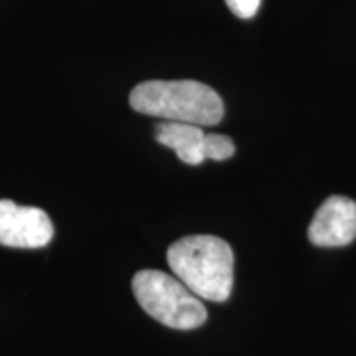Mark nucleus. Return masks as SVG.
Listing matches in <instances>:
<instances>
[{
	"label": "nucleus",
	"instance_id": "nucleus-8",
	"mask_svg": "<svg viewBox=\"0 0 356 356\" xmlns=\"http://www.w3.org/2000/svg\"><path fill=\"white\" fill-rule=\"evenodd\" d=\"M229 10L239 19H252L261 7V0H225Z\"/></svg>",
	"mask_w": 356,
	"mask_h": 356
},
{
	"label": "nucleus",
	"instance_id": "nucleus-5",
	"mask_svg": "<svg viewBox=\"0 0 356 356\" xmlns=\"http://www.w3.org/2000/svg\"><path fill=\"white\" fill-rule=\"evenodd\" d=\"M356 238V203L333 195L320 204L309 226V239L318 248H340Z\"/></svg>",
	"mask_w": 356,
	"mask_h": 356
},
{
	"label": "nucleus",
	"instance_id": "nucleus-4",
	"mask_svg": "<svg viewBox=\"0 0 356 356\" xmlns=\"http://www.w3.org/2000/svg\"><path fill=\"white\" fill-rule=\"evenodd\" d=\"M53 238V225L47 213L35 207H20L0 200V244L7 248L37 249Z\"/></svg>",
	"mask_w": 356,
	"mask_h": 356
},
{
	"label": "nucleus",
	"instance_id": "nucleus-7",
	"mask_svg": "<svg viewBox=\"0 0 356 356\" xmlns=\"http://www.w3.org/2000/svg\"><path fill=\"white\" fill-rule=\"evenodd\" d=\"M203 152L204 159L222 162V160H228L233 157L236 152V147L234 142L231 140L228 136H221V134H207L203 142Z\"/></svg>",
	"mask_w": 356,
	"mask_h": 356
},
{
	"label": "nucleus",
	"instance_id": "nucleus-1",
	"mask_svg": "<svg viewBox=\"0 0 356 356\" xmlns=\"http://www.w3.org/2000/svg\"><path fill=\"white\" fill-rule=\"evenodd\" d=\"M167 261L177 279L200 299H229L234 280V254L225 239L210 234L185 236L168 248Z\"/></svg>",
	"mask_w": 356,
	"mask_h": 356
},
{
	"label": "nucleus",
	"instance_id": "nucleus-6",
	"mask_svg": "<svg viewBox=\"0 0 356 356\" xmlns=\"http://www.w3.org/2000/svg\"><path fill=\"white\" fill-rule=\"evenodd\" d=\"M204 131L200 126L186 122H160L155 129V139L159 144L175 150L177 157L188 165H200L204 162L203 142Z\"/></svg>",
	"mask_w": 356,
	"mask_h": 356
},
{
	"label": "nucleus",
	"instance_id": "nucleus-3",
	"mask_svg": "<svg viewBox=\"0 0 356 356\" xmlns=\"http://www.w3.org/2000/svg\"><path fill=\"white\" fill-rule=\"evenodd\" d=\"M132 291L150 317L175 330H193L207 322V309L188 287L162 270L145 269L134 275Z\"/></svg>",
	"mask_w": 356,
	"mask_h": 356
},
{
	"label": "nucleus",
	"instance_id": "nucleus-2",
	"mask_svg": "<svg viewBox=\"0 0 356 356\" xmlns=\"http://www.w3.org/2000/svg\"><path fill=\"white\" fill-rule=\"evenodd\" d=\"M137 113L172 122L195 126H216L225 115V104L215 89L193 79L145 81L137 84L129 96Z\"/></svg>",
	"mask_w": 356,
	"mask_h": 356
}]
</instances>
